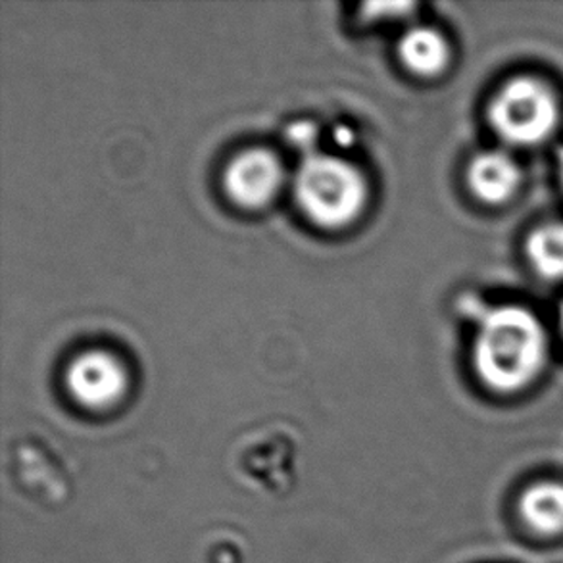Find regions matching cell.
Listing matches in <instances>:
<instances>
[{
  "instance_id": "1",
  "label": "cell",
  "mask_w": 563,
  "mask_h": 563,
  "mask_svg": "<svg viewBox=\"0 0 563 563\" xmlns=\"http://www.w3.org/2000/svg\"><path fill=\"white\" fill-rule=\"evenodd\" d=\"M475 320L473 366L479 379L498 393H514L537 379L549 356L541 320L518 305L465 302Z\"/></svg>"
},
{
  "instance_id": "2",
  "label": "cell",
  "mask_w": 563,
  "mask_h": 563,
  "mask_svg": "<svg viewBox=\"0 0 563 563\" xmlns=\"http://www.w3.org/2000/svg\"><path fill=\"white\" fill-rule=\"evenodd\" d=\"M295 189L306 216L323 228L346 225L366 205V181L358 169L328 154H310L300 164Z\"/></svg>"
},
{
  "instance_id": "3",
  "label": "cell",
  "mask_w": 563,
  "mask_h": 563,
  "mask_svg": "<svg viewBox=\"0 0 563 563\" xmlns=\"http://www.w3.org/2000/svg\"><path fill=\"white\" fill-rule=\"evenodd\" d=\"M558 115L554 92L533 77H518L504 85L488 108L496 135L516 146L547 141L556 130Z\"/></svg>"
},
{
  "instance_id": "4",
  "label": "cell",
  "mask_w": 563,
  "mask_h": 563,
  "mask_svg": "<svg viewBox=\"0 0 563 563\" xmlns=\"http://www.w3.org/2000/svg\"><path fill=\"white\" fill-rule=\"evenodd\" d=\"M66 385L85 408L104 410L122 398L128 377L115 356L104 351H91L71 360Z\"/></svg>"
},
{
  "instance_id": "5",
  "label": "cell",
  "mask_w": 563,
  "mask_h": 563,
  "mask_svg": "<svg viewBox=\"0 0 563 563\" xmlns=\"http://www.w3.org/2000/svg\"><path fill=\"white\" fill-rule=\"evenodd\" d=\"M223 181L229 197L239 205L251 208L266 205L282 185V162L269 151L251 148L233 158Z\"/></svg>"
},
{
  "instance_id": "6",
  "label": "cell",
  "mask_w": 563,
  "mask_h": 563,
  "mask_svg": "<svg viewBox=\"0 0 563 563\" xmlns=\"http://www.w3.org/2000/svg\"><path fill=\"white\" fill-rule=\"evenodd\" d=\"M467 184L475 197L488 205H500L516 195L521 185V168L510 154L487 151L473 158Z\"/></svg>"
},
{
  "instance_id": "7",
  "label": "cell",
  "mask_w": 563,
  "mask_h": 563,
  "mask_svg": "<svg viewBox=\"0 0 563 563\" xmlns=\"http://www.w3.org/2000/svg\"><path fill=\"white\" fill-rule=\"evenodd\" d=\"M446 38L431 27H413L400 41V58L419 76H434L449 64Z\"/></svg>"
},
{
  "instance_id": "8",
  "label": "cell",
  "mask_w": 563,
  "mask_h": 563,
  "mask_svg": "<svg viewBox=\"0 0 563 563\" xmlns=\"http://www.w3.org/2000/svg\"><path fill=\"white\" fill-rule=\"evenodd\" d=\"M521 516L527 526L541 534L563 531V483H539L521 498Z\"/></svg>"
},
{
  "instance_id": "9",
  "label": "cell",
  "mask_w": 563,
  "mask_h": 563,
  "mask_svg": "<svg viewBox=\"0 0 563 563\" xmlns=\"http://www.w3.org/2000/svg\"><path fill=\"white\" fill-rule=\"evenodd\" d=\"M526 254L529 264L542 279H563V223H544L527 236Z\"/></svg>"
},
{
  "instance_id": "10",
  "label": "cell",
  "mask_w": 563,
  "mask_h": 563,
  "mask_svg": "<svg viewBox=\"0 0 563 563\" xmlns=\"http://www.w3.org/2000/svg\"><path fill=\"white\" fill-rule=\"evenodd\" d=\"M290 141H295L297 145L310 146L313 141V128L312 125H306V123H298L292 130H290Z\"/></svg>"
},
{
  "instance_id": "11",
  "label": "cell",
  "mask_w": 563,
  "mask_h": 563,
  "mask_svg": "<svg viewBox=\"0 0 563 563\" xmlns=\"http://www.w3.org/2000/svg\"><path fill=\"white\" fill-rule=\"evenodd\" d=\"M558 177H560V184H562L563 189V146L558 151Z\"/></svg>"
},
{
  "instance_id": "12",
  "label": "cell",
  "mask_w": 563,
  "mask_h": 563,
  "mask_svg": "<svg viewBox=\"0 0 563 563\" xmlns=\"http://www.w3.org/2000/svg\"><path fill=\"white\" fill-rule=\"evenodd\" d=\"M560 325H562V333H563V305H562V310H560Z\"/></svg>"
}]
</instances>
